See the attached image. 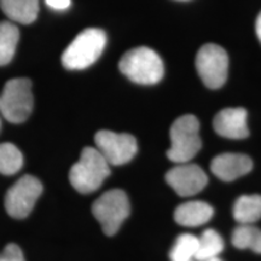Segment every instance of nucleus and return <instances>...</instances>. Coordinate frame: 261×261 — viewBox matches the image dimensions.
I'll return each instance as SVG.
<instances>
[{"label":"nucleus","mask_w":261,"mask_h":261,"mask_svg":"<svg viewBox=\"0 0 261 261\" xmlns=\"http://www.w3.org/2000/svg\"><path fill=\"white\" fill-rule=\"evenodd\" d=\"M18 40V28L9 21L0 22V67L12 61Z\"/></svg>","instance_id":"16"},{"label":"nucleus","mask_w":261,"mask_h":261,"mask_svg":"<svg viewBox=\"0 0 261 261\" xmlns=\"http://www.w3.org/2000/svg\"><path fill=\"white\" fill-rule=\"evenodd\" d=\"M119 68L130 81L140 85L158 84L165 71L158 52L145 46L127 51L120 60Z\"/></svg>","instance_id":"3"},{"label":"nucleus","mask_w":261,"mask_h":261,"mask_svg":"<svg viewBox=\"0 0 261 261\" xmlns=\"http://www.w3.org/2000/svg\"><path fill=\"white\" fill-rule=\"evenodd\" d=\"M3 12L14 22L29 24L39 12V0H0Z\"/></svg>","instance_id":"14"},{"label":"nucleus","mask_w":261,"mask_h":261,"mask_svg":"<svg viewBox=\"0 0 261 261\" xmlns=\"http://www.w3.org/2000/svg\"><path fill=\"white\" fill-rule=\"evenodd\" d=\"M253 169V161L247 155L221 154L211 162V171L215 177L224 181H232L246 175Z\"/></svg>","instance_id":"12"},{"label":"nucleus","mask_w":261,"mask_h":261,"mask_svg":"<svg viewBox=\"0 0 261 261\" xmlns=\"http://www.w3.org/2000/svg\"><path fill=\"white\" fill-rule=\"evenodd\" d=\"M215 132L230 139H243L249 136L247 110L244 108H226L220 110L213 120Z\"/></svg>","instance_id":"11"},{"label":"nucleus","mask_w":261,"mask_h":261,"mask_svg":"<svg viewBox=\"0 0 261 261\" xmlns=\"http://www.w3.org/2000/svg\"><path fill=\"white\" fill-rule=\"evenodd\" d=\"M41 192L42 184L38 178L33 175H23L6 192V212L15 219H23L31 214Z\"/></svg>","instance_id":"8"},{"label":"nucleus","mask_w":261,"mask_h":261,"mask_svg":"<svg viewBox=\"0 0 261 261\" xmlns=\"http://www.w3.org/2000/svg\"><path fill=\"white\" fill-rule=\"evenodd\" d=\"M94 143L110 166H122L129 162L138 150L136 138L128 133L102 129L94 136Z\"/></svg>","instance_id":"9"},{"label":"nucleus","mask_w":261,"mask_h":261,"mask_svg":"<svg viewBox=\"0 0 261 261\" xmlns=\"http://www.w3.org/2000/svg\"><path fill=\"white\" fill-rule=\"evenodd\" d=\"M23 166V155L11 143L0 144V174H16Z\"/></svg>","instance_id":"19"},{"label":"nucleus","mask_w":261,"mask_h":261,"mask_svg":"<svg viewBox=\"0 0 261 261\" xmlns=\"http://www.w3.org/2000/svg\"><path fill=\"white\" fill-rule=\"evenodd\" d=\"M171 148L167 156L174 163H187L200 151V122L194 115L178 117L171 127Z\"/></svg>","instance_id":"4"},{"label":"nucleus","mask_w":261,"mask_h":261,"mask_svg":"<svg viewBox=\"0 0 261 261\" xmlns=\"http://www.w3.org/2000/svg\"><path fill=\"white\" fill-rule=\"evenodd\" d=\"M255 29H256V34H257V38H259V40L261 42V12L257 16L256 18V23H255Z\"/></svg>","instance_id":"23"},{"label":"nucleus","mask_w":261,"mask_h":261,"mask_svg":"<svg viewBox=\"0 0 261 261\" xmlns=\"http://www.w3.org/2000/svg\"><path fill=\"white\" fill-rule=\"evenodd\" d=\"M32 81L25 77L11 79L0 94V113L12 123L24 122L33 110Z\"/></svg>","instance_id":"5"},{"label":"nucleus","mask_w":261,"mask_h":261,"mask_svg":"<svg viewBox=\"0 0 261 261\" xmlns=\"http://www.w3.org/2000/svg\"><path fill=\"white\" fill-rule=\"evenodd\" d=\"M198 247V237L191 233H182L177 238L169 257L172 261H192L196 257Z\"/></svg>","instance_id":"20"},{"label":"nucleus","mask_w":261,"mask_h":261,"mask_svg":"<svg viewBox=\"0 0 261 261\" xmlns=\"http://www.w3.org/2000/svg\"><path fill=\"white\" fill-rule=\"evenodd\" d=\"M224 249V241L217 231L213 228H207L198 237V247L196 253V260L204 261L212 257L219 256Z\"/></svg>","instance_id":"18"},{"label":"nucleus","mask_w":261,"mask_h":261,"mask_svg":"<svg viewBox=\"0 0 261 261\" xmlns=\"http://www.w3.org/2000/svg\"><path fill=\"white\" fill-rule=\"evenodd\" d=\"M204 261H223V260H220L219 257H212V259H208V260H204Z\"/></svg>","instance_id":"24"},{"label":"nucleus","mask_w":261,"mask_h":261,"mask_svg":"<svg viewBox=\"0 0 261 261\" xmlns=\"http://www.w3.org/2000/svg\"><path fill=\"white\" fill-rule=\"evenodd\" d=\"M166 181L181 197H189L201 192L208 182L207 174L200 166L178 163L166 174Z\"/></svg>","instance_id":"10"},{"label":"nucleus","mask_w":261,"mask_h":261,"mask_svg":"<svg viewBox=\"0 0 261 261\" xmlns=\"http://www.w3.org/2000/svg\"><path fill=\"white\" fill-rule=\"evenodd\" d=\"M232 244L238 249L261 254V230L253 224H240L232 232Z\"/></svg>","instance_id":"17"},{"label":"nucleus","mask_w":261,"mask_h":261,"mask_svg":"<svg viewBox=\"0 0 261 261\" xmlns=\"http://www.w3.org/2000/svg\"><path fill=\"white\" fill-rule=\"evenodd\" d=\"M110 174V165L97 148L86 146L80 159L69 172L71 187L80 194H91L98 190Z\"/></svg>","instance_id":"1"},{"label":"nucleus","mask_w":261,"mask_h":261,"mask_svg":"<svg viewBox=\"0 0 261 261\" xmlns=\"http://www.w3.org/2000/svg\"><path fill=\"white\" fill-rule=\"evenodd\" d=\"M0 126H2V122H0Z\"/></svg>","instance_id":"25"},{"label":"nucleus","mask_w":261,"mask_h":261,"mask_svg":"<svg viewBox=\"0 0 261 261\" xmlns=\"http://www.w3.org/2000/svg\"><path fill=\"white\" fill-rule=\"evenodd\" d=\"M196 68L205 86L219 89L227 79L228 56L226 51L219 45H203L196 56Z\"/></svg>","instance_id":"7"},{"label":"nucleus","mask_w":261,"mask_h":261,"mask_svg":"<svg viewBox=\"0 0 261 261\" xmlns=\"http://www.w3.org/2000/svg\"><path fill=\"white\" fill-rule=\"evenodd\" d=\"M106 45L107 35L102 29H85L64 50L62 64L69 70L86 69L100 57Z\"/></svg>","instance_id":"2"},{"label":"nucleus","mask_w":261,"mask_h":261,"mask_svg":"<svg viewBox=\"0 0 261 261\" xmlns=\"http://www.w3.org/2000/svg\"><path fill=\"white\" fill-rule=\"evenodd\" d=\"M213 208L203 201H190L179 205L174 212V220L187 227H197L208 223L213 217Z\"/></svg>","instance_id":"13"},{"label":"nucleus","mask_w":261,"mask_h":261,"mask_svg":"<svg viewBox=\"0 0 261 261\" xmlns=\"http://www.w3.org/2000/svg\"><path fill=\"white\" fill-rule=\"evenodd\" d=\"M0 261H25L22 249L17 244L10 243L0 253Z\"/></svg>","instance_id":"21"},{"label":"nucleus","mask_w":261,"mask_h":261,"mask_svg":"<svg viewBox=\"0 0 261 261\" xmlns=\"http://www.w3.org/2000/svg\"><path fill=\"white\" fill-rule=\"evenodd\" d=\"M51 9L65 10L70 6V0H45Z\"/></svg>","instance_id":"22"},{"label":"nucleus","mask_w":261,"mask_h":261,"mask_svg":"<svg viewBox=\"0 0 261 261\" xmlns=\"http://www.w3.org/2000/svg\"><path fill=\"white\" fill-rule=\"evenodd\" d=\"M130 205L126 192L114 189L104 192L92 204L93 217L99 221L103 232L113 236L129 215Z\"/></svg>","instance_id":"6"},{"label":"nucleus","mask_w":261,"mask_h":261,"mask_svg":"<svg viewBox=\"0 0 261 261\" xmlns=\"http://www.w3.org/2000/svg\"><path fill=\"white\" fill-rule=\"evenodd\" d=\"M233 218L240 224H254L261 219V196L243 195L233 205Z\"/></svg>","instance_id":"15"}]
</instances>
